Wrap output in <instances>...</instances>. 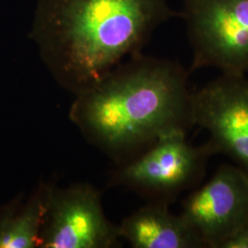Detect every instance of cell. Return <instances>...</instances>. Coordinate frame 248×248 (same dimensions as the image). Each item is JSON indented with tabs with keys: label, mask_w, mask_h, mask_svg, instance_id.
Instances as JSON below:
<instances>
[{
	"label": "cell",
	"mask_w": 248,
	"mask_h": 248,
	"mask_svg": "<svg viewBox=\"0 0 248 248\" xmlns=\"http://www.w3.org/2000/svg\"><path fill=\"white\" fill-rule=\"evenodd\" d=\"M191 93L180 64L138 53L76 94L69 115L92 144L128 158L163 135L194 126Z\"/></svg>",
	"instance_id": "cell-1"
},
{
	"label": "cell",
	"mask_w": 248,
	"mask_h": 248,
	"mask_svg": "<svg viewBox=\"0 0 248 248\" xmlns=\"http://www.w3.org/2000/svg\"><path fill=\"white\" fill-rule=\"evenodd\" d=\"M172 15L168 0H37L29 37L54 79L76 95L141 53Z\"/></svg>",
	"instance_id": "cell-2"
},
{
	"label": "cell",
	"mask_w": 248,
	"mask_h": 248,
	"mask_svg": "<svg viewBox=\"0 0 248 248\" xmlns=\"http://www.w3.org/2000/svg\"><path fill=\"white\" fill-rule=\"evenodd\" d=\"M183 16L193 51L192 69L248 72V0H186Z\"/></svg>",
	"instance_id": "cell-3"
},
{
	"label": "cell",
	"mask_w": 248,
	"mask_h": 248,
	"mask_svg": "<svg viewBox=\"0 0 248 248\" xmlns=\"http://www.w3.org/2000/svg\"><path fill=\"white\" fill-rule=\"evenodd\" d=\"M186 135V132L177 131L161 136L116 171V184L127 186L151 202L166 203L195 185L213 153L207 143L193 146Z\"/></svg>",
	"instance_id": "cell-4"
},
{
	"label": "cell",
	"mask_w": 248,
	"mask_h": 248,
	"mask_svg": "<svg viewBox=\"0 0 248 248\" xmlns=\"http://www.w3.org/2000/svg\"><path fill=\"white\" fill-rule=\"evenodd\" d=\"M120 238L118 226L107 219L100 193L94 186H50L39 248H116Z\"/></svg>",
	"instance_id": "cell-5"
},
{
	"label": "cell",
	"mask_w": 248,
	"mask_h": 248,
	"mask_svg": "<svg viewBox=\"0 0 248 248\" xmlns=\"http://www.w3.org/2000/svg\"><path fill=\"white\" fill-rule=\"evenodd\" d=\"M194 126L206 130L213 154L223 153L238 161L248 174V78L222 74L191 93Z\"/></svg>",
	"instance_id": "cell-6"
},
{
	"label": "cell",
	"mask_w": 248,
	"mask_h": 248,
	"mask_svg": "<svg viewBox=\"0 0 248 248\" xmlns=\"http://www.w3.org/2000/svg\"><path fill=\"white\" fill-rule=\"evenodd\" d=\"M181 216L206 248H219L248 217V174L222 166L203 186L186 197Z\"/></svg>",
	"instance_id": "cell-7"
},
{
	"label": "cell",
	"mask_w": 248,
	"mask_h": 248,
	"mask_svg": "<svg viewBox=\"0 0 248 248\" xmlns=\"http://www.w3.org/2000/svg\"><path fill=\"white\" fill-rule=\"evenodd\" d=\"M119 235L134 248H202L203 242L169 203H150L126 217L118 226Z\"/></svg>",
	"instance_id": "cell-8"
},
{
	"label": "cell",
	"mask_w": 248,
	"mask_h": 248,
	"mask_svg": "<svg viewBox=\"0 0 248 248\" xmlns=\"http://www.w3.org/2000/svg\"><path fill=\"white\" fill-rule=\"evenodd\" d=\"M49 189L41 185L26 200L17 196L0 207V248H39Z\"/></svg>",
	"instance_id": "cell-9"
},
{
	"label": "cell",
	"mask_w": 248,
	"mask_h": 248,
	"mask_svg": "<svg viewBox=\"0 0 248 248\" xmlns=\"http://www.w3.org/2000/svg\"><path fill=\"white\" fill-rule=\"evenodd\" d=\"M219 248H248V217L231 232Z\"/></svg>",
	"instance_id": "cell-10"
}]
</instances>
